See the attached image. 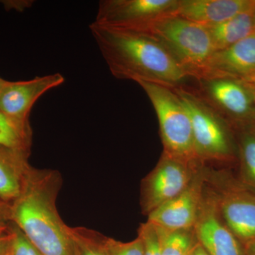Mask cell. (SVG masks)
Segmentation results:
<instances>
[{
    "mask_svg": "<svg viewBox=\"0 0 255 255\" xmlns=\"http://www.w3.org/2000/svg\"><path fill=\"white\" fill-rule=\"evenodd\" d=\"M90 31L116 78L164 86L182 83L189 73L153 37L104 27L92 22Z\"/></svg>",
    "mask_w": 255,
    "mask_h": 255,
    "instance_id": "cell-1",
    "label": "cell"
},
{
    "mask_svg": "<svg viewBox=\"0 0 255 255\" xmlns=\"http://www.w3.org/2000/svg\"><path fill=\"white\" fill-rule=\"evenodd\" d=\"M62 183L58 171L31 167L22 193L11 204V223L42 255H73L68 225L56 206Z\"/></svg>",
    "mask_w": 255,
    "mask_h": 255,
    "instance_id": "cell-2",
    "label": "cell"
},
{
    "mask_svg": "<svg viewBox=\"0 0 255 255\" xmlns=\"http://www.w3.org/2000/svg\"><path fill=\"white\" fill-rule=\"evenodd\" d=\"M143 89L155 109L165 155L199 168L194 150L192 128L180 99L168 87L154 82H137Z\"/></svg>",
    "mask_w": 255,
    "mask_h": 255,
    "instance_id": "cell-3",
    "label": "cell"
},
{
    "mask_svg": "<svg viewBox=\"0 0 255 255\" xmlns=\"http://www.w3.org/2000/svg\"><path fill=\"white\" fill-rule=\"evenodd\" d=\"M143 34L153 37L189 75L199 77L215 50L207 28L170 15L151 25Z\"/></svg>",
    "mask_w": 255,
    "mask_h": 255,
    "instance_id": "cell-4",
    "label": "cell"
},
{
    "mask_svg": "<svg viewBox=\"0 0 255 255\" xmlns=\"http://www.w3.org/2000/svg\"><path fill=\"white\" fill-rule=\"evenodd\" d=\"M206 180L212 187L205 193L228 229L247 244L255 241V189L228 172H217Z\"/></svg>",
    "mask_w": 255,
    "mask_h": 255,
    "instance_id": "cell-5",
    "label": "cell"
},
{
    "mask_svg": "<svg viewBox=\"0 0 255 255\" xmlns=\"http://www.w3.org/2000/svg\"><path fill=\"white\" fill-rule=\"evenodd\" d=\"M177 95L190 119L194 150L199 162L237 160L238 147L221 119L194 96L183 90H177Z\"/></svg>",
    "mask_w": 255,
    "mask_h": 255,
    "instance_id": "cell-6",
    "label": "cell"
},
{
    "mask_svg": "<svg viewBox=\"0 0 255 255\" xmlns=\"http://www.w3.org/2000/svg\"><path fill=\"white\" fill-rule=\"evenodd\" d=\"M178 0H103L96 24L121 31L145 33L151 25L174 15Z\"/></svg>",
    "mask_w": 255,
    "mask_h": 255,
    "instance_id": "cell-7",
    "label": "cell"
},
{
    "mask_svg": "<svg viewBox=\"0 0 255 255\" xmlns=\"http://www.w3.org/2000/svg\"><path fill=\"white\" fill-rule=\"evenodd\" d=\"M200 168H194L162 154L155 168L142 180V213L148 215L159 206L180 194L189 187Z\"/></svg>",
    "mask_w": 255,
    "mask_h": 255,
    "instance_id": "cell-8",
    "label": "cell"
},
{
    "mask_svg": "<svg viewBox=\"0 0 255 255\" xmlns=\"http://www.w3.org/2000/svg\"><path fill=\"white\" fill-rule=\"evenodd\" d=\"M205 178L206 172L199 169L185 190L147 215V222L171 231L194 228L204 197Z\"/></svg>",
    "mask_w": 255,
    "mask_h": 255,
    "instance_id": "cell-9",
    "label": "cell"
},
{
    "mask_svg": "<svg viewBox=\"0 0 255 255\" xmlns=\"http://www.w3.org/2000/svg\"><path fill=\"white\" fill-rule=\"evenodd\" d=\"M203 80L210 98L232 119L240 130L254 127L255 98L245 82L223 78Z\"/></svg>",
    "mask_w": 255,
    "mask_h": 255,
    "instance_id": "cell-10",
    "label": "cell"
},
{
    "mask_svg": "<svg viewBox=\"0 0 255 255\" xmlns=\"http://www.w3.org/2000/svg\"><path fill=\"white\" fill-rule=\"evenodd\" d=\"M65 82L60 73L36 77L24 81L6 82L0 91V112L20 122H29V114L37 100Z\"/></svg>",
    "mask_w": 255,
    "mask_h": 255,
    "instance_id": "cell-11",
    "label": "cell"
},
{
    "mask_svg": "<svg viewBox=\"0 0 255 255\" xmlns=\"http://www.w3.org/2000/svg\"><path fill=\"white\" fill-rule=\"evenodd\" d=\"M194 230L198 243L209 255H247L244 246L223 222L205 191Z\"/></svg>",
    "mask_w": 255,
    "mask_h": 255,
    "instance_id": "cell-12",
    "label": "cell"
},
{
    "mask_svg": "<svg viewBox=\"0 0 255 255\" xmlns=\"http://www.w3.org/2000/svg\"><path fill=\"white\" fill-rule=\"evenodd\" d=\"M255 75V31L224 50L214 52L199 77L243 80Z\"/></svg>",
    "mask_w": 255,
    "mask_h": 255,
    "instance_id": "cell-13",
    "label": "cell"
},
{
    "mask_svg": "<svg viewBox=\"0 0 255 255\" xmlns=\"http://www.w3.org/2000/svg\"><path fill=\"white\" fill-rule=\"evenodd\" d=\"M255 6V0H178L174 15L208 27Z\"/></svg>",
    "mask_w": 255,
    "mask_h": 255,
    "instance_id": "cell-14",
    "label": "cell"
},
{
    "mask_svg": "<svg viewBox=\"0 0 255 255\" xmlns=\"http://www.w3.org/2000/svg\"><path fill=\"white\" fill-rule=\"evenodd\" d=\"M30 152L0 146V200L11 204L19 197L32 166Z\"/></svg>",
    "mask_w": 255,
    "mask_h": 255,
    "instance_id": "cell-15",
    "label": "cell"
},
{
    "mask_svg": "<svg viewBox=\"0 0 255 255\" xmlns=\"http://www.w3.org/2000/svg\"><path fill=\"white\" fill-rule=\"evenodd\" d=\"M255 6L223 22L206 27L215 52L224 50L255 31Z\"/></svg>",
    "mask_w": 255,
    "mask_h": 255,
    "instance_id": "cell-16",
    "label": "cell"
},
{
    "mask_svg": "<svg viewBox=\"0 0 255 255\" xmlns=\"http://www.w3.org/2000/svg\"><path fill=\"white\" fill-rule=\"evenodd\" d=\"M32 139L29 122H20L0 112V146L31 152Z\"/></svg>",
    "mask_w": 255,
    "mask_h": 255,
    "instance_id": "cell-17",
    "label": "cell"
},
{
    "mask_svg": "<svg viewBox=\"0 0 255 255\" xmlns=\"http://www.w3.org/2000/svg\"><path fill=\"white\" fill-rule=\"evenodd\" d=\"M239 174L243 183L255 189V128L241 130L238 143Z\"/></svg>",
    "mask_w": 255,
    "mask_h": 255,
    "instance_id": "cell-18",
    "label": "cell"
},
{
    "mask_svg": "<svg viewBox=\"0 0 255 255\" xmlns=\"http://www.w3.org/2000/svg\"><path fill=\"white\" fill-rule=\"evenodd\" d=\"M155 227L161 255H190L198 243L194 228L171 231Z\"/></svg>",
    "mask_w": 255,
    "mask_h": 255,
    "instance_id": "cell-19",
    "label": "cell"
},
{
    "mask_svg": "<svg viewBox=\"0 0 255 255\" xmlns=\"http://www.w3.org/2000/svg\"><path fill=\"white\" fill-rule=\"evenodd\" d=\"M73 255H109L105 236L84 227L67 226Z\"/></svg>",
    "mask_w": 255,
    "mask_h": 255,
    "instance_id": "cell-20",
    "label": "cell"
},
{
    "mask_svg": "<svg viewBox=\"0 0 255 255\" xmlns=\"http://www.w3.org/2000/svg\"><path fill=\"white\" fill-rule=\"evenodd\" d=\"M105 246L109 255H144L143 241L139 236L127 243L106 237Z\"/></svg>",
    "mask_w": 255,
    "mask_h": 255,
    "instance_id": "cell-21",
    "label": "cell"
},
{
    "mask_svg": "<svg viewBox=\"0 0 255 255\" xmlns=\"http://www.w3.org/2000/svg\"><path fill=\"white\" fill-rule=\"evenodd\" d=\"M10 226L12 233L10 255H42L16 225L10 222Z\"/></svg>",
    "mask_w": 255,
    "mask_h": 255,
    "instance_id": "cell-22",
    "label": "cell"
},
{
    "mask_svg": "<svg viewBox=\"0 0 255 255\" xmlns=\"http://www.w3.org/2000/svg\"><path fill=\"white\" fill-rule=\"evenodd\" d=\"M138 236L144 244V255H161L158 234L153 224L142 223L138 229Z\"/></svg>",
    "mask_w": 255,
    "mask_h": 255,
    "instance_id": "cell-23",
    "label": "cell"
},
{
    "mask_svg": "<svg viewBox=\"0 0 255 255\" xmlns=\"http://www.w3.org/2000/svg\"><path fill=\"white\" fill-rule=\"evenodd\" d=\"M11 222V204L0 200V224Z\"/></svg>",
    "mask_w": 255,
    "mask_h": 255,
    "instance_id": "cell-24",
    "label": "cell"
},
{
    "mask_svg": "<svg viewBox=\"0 0 255 255\" xmlns=\"http://www.w3.org/2000/svg\"><path fill=\"white\" fill-rule=\"evenodd\" d=\"M11 241H12V233L11 229V233L9 236L0 238V255H10Z\"/></svg>",
    "mask_w": 255,
    "mask_h": 255,
    "instance_id": "cell-25",
    "label": "cell"
},
{
    "mask_svg": "<svg viewBox=\"0 0 255 255\" xmlns=\"http://www.w3.org/2000/svg\"><path fill=\"white\" fill-rule=\"evenodd\" d=\"M242 81L245 82L248 87L251 89L255 98V75L250 77V78L245 79V80H242Z\"/></svg>",
    "mask_w": 255,
    "mask_h": 255,
    "instance_id": "cell-26",
    "label": "cell"
},
{
    "mask_svg": "<svg viewBox=\"0 0 255 255\" xmlns=\"http://www.w3.org/2000/svg\"><path fill=\"white\" fill-rule=\"evenodd\" d=\"M11 233L10 223L7 224H0V238L6 237Z\"/></svg>",
    "mask_w": 255,
    "mask_h": 255,
    "instance_id": "cell-27",
    "label": "cell"
},
{
    "mask_svg": "<svg viewBox=\"0 0 255 255\" xmlns=\"http://www.w3.org/2000/svg\"><path fill=\"white\" fill-rule=\"evenodd\" d=\"M190 255H209L199 243H196Z\"/></svg>",
    "mask_w": 255,
    "mask_h": 255,
    "instance_id": "cell-28",
    "label": "cell"
},
{
    "mask_svg": "<svg viewBox=\"0 0 255 255\" xmlns=\"http://www.w3.org/2000/svg\"><path fill=\"white\" fill-rule=\"evenodd\" d=\"M244 248L247 255H255V241L244 245Z\"/></svg>",
    "mask_w": 255,
    "mask_h": 255,
    "instance_id": "cell-29",
    "label": "cell"
},
{
    "mask_svg": "<svg viewBox=\"0 0 255 255\" xmlns=\"http://www.w3.org/2000/svg\"><path fill=\"white\" fill-rule=\"evenodd\" d=\"M6 80H4V79L0 78V91H1V89H2L3 86L6 82Z\"/></svg>",
    "mask_w": 255,
    "mask_h": 255,
    "instance_id": "cell-30",
    "label": "cell"
},
{
    "mask_svg": "<svg viewBox=\"0 0 255 255\" xmlns=\"http://www.w3.org/2000/svg\"><path fill=\"white\" fill-rule=\"evenodd\" d=\"M254 18H255V13H254Z\"/></svg>",
    "mask_w": 255,
    "mask_h": 255,
    "instance_id": "cell-31",
    "label": "cell"
},
{
    "mask_svg": "<svg viewBox=\"0 0 255 255\" xmlns=\"http://www.w3.org/2000/svg\"><path fill=\"white\" fill-rule=\"evenodd\" d=\"M255 128V126H254Z\"/></svg>",
    "mask_w": 255,
    "mask_h": 255,
    "instance_id": "cell-32",
    "label": "cell"
}]
</instances>
